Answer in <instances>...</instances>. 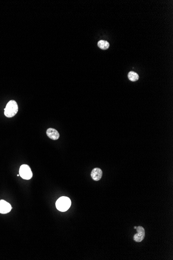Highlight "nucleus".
<instances>
[{"mask_svg": "<svg viewBox=\"0 0 173 260\" xmlns=\"http://www.w3.org/2000/svg\"><path fill=\"white\" fill-rule=\"evenodd\" d=\"M71 205V201L68 197L62 196L57 200L55 206L57 209L61 212H65L69 209Z\"/></svg>", "mask_w": 173, "mask_h": 260, "instance_id": "obj_1", "label": "nucleus"}, {"mask_svg": "<svg viewBox=\"0 0 173 260\" xmlns=\"http://www.w3.org/2000/svg\"><path fill=\"white\" fill-rule=\"evenodd\" d=\"M18 111V106L15 100H11L6 105L4 109V114L6 117H12L17 114Z\"/></svg>", "mask_w": 173, "mask_h": 260, "instance_id": "obj_2", "label": "nucleus"}, {"mask_svg": "<svg viewBox=\"0 0 173 260\" xmlns=\"http://www.w3.org/2000/svg\"><path fill=\"white\" fill-rule=\"evenodd\" d=\"M19 175L25 180H30L32 178L33 174L31 168L27 165H22L19 169Z\"/></svg>", "mask_w": 173, "mask_h": 260, "instance_id": "obj_3", "label": "nucleus"}, {"mask_svg": "<svg viewBox=\"0 0 173 260\" xmlns=\"http://www.w3.org/2000/svg\"><path fill=\"white\" fill-rule=\"evenodd\" d=\"M137 233L134 235L133 239L135 242L139 243L142 241L145 237V230L142 226H139L137 227Z\"/></svg>", "mask_w": 173, "mask_h": 260, "instance_id": "obj_4", "label": "nucleus"}, {"mask_svg": "<svg viewBox=\"0 0 173 260\" xmlns=\"http://www.w3.org/2000/svg\"><path fill=\"white\" fill-rule=\"evenodd\" d=\"M12 206L10 204L4 200H0V213L2 214H6L9 213L12 210Z\"/></svg>", "mask_w": 173, "mask_h": 260, "instance_id": "obj_5", "label": "nucleus"}, {"mask_svg": "<svg viewBox=\"0 0 173 260\" xmlns=\"http://www.w3.org/2000/svg\"><path fill=\"white\" fill-rule=\"evenodd\" d=\"M103 172L100 168H95L92 170L91 173V176L94 181H99L102 177Z\"/></svg>", "mask_w": 173, "mask_h": 260, "instance_id": "obj_6", "label": "nucleus"}, {"mask_svg": "<svg viewBox=\"0 0 173 260\" xmlns=\"http://www.w3.org/2000/svg\"><path fill=\"white\" fill-rule=\"evenodd\" d=\"M46 133H47L48 137L52 140H58L60 137V135L59 134L58 131L54 128H48L47 130Z\"/></svg>", "mask_w": 173, "mask_h": 260, "instance_id": "obj_7", "label": "nucleus"}, {"mask_svg": "<svg viewBox=\"0 0 173 260\" xmlns=\"http://www.w3.org/2000/svg\"><path fill=\"white\" fill-rule=\"evenodd\" d=\"M128 78L131 81L135 82L139 79V76L137 73L133 72V71H131L128 74Z\"/></svg>", "mask_w": 173, "mask_h": 260, "instance_id": "obj_8", "label": "nucleus"}, {"mask_svg": "<svg viewBox=\"0 0 173 260\" xmlns=\"http://www.w3.org/2000/svg\"><path fill=\"white\" fill-rule=\"evenodd\" d=\"M98 45L101 49L106 50L108 49L109 47V44L108 42L106 41L101 40L98 42Z\"/></svg>", "mask_w": 173, "mask_h": 260, "instance_id": "obj_9", "label": "nucleus"}, {"mask_svg": "<svg viewBox=\"0 0 173 260\" xmlns=\"http://www.w3.org/2000/svg\"><path fill=\"white\" fill-rule=\"evenodd\" d=\"M137 228V226H135V227H134V228H135V229H136V228Z\"/></svg>", "mask_w": 173, "mask_h": 260, "instance_id": "obj_10", "label": "nucleus"}]
</instances>
